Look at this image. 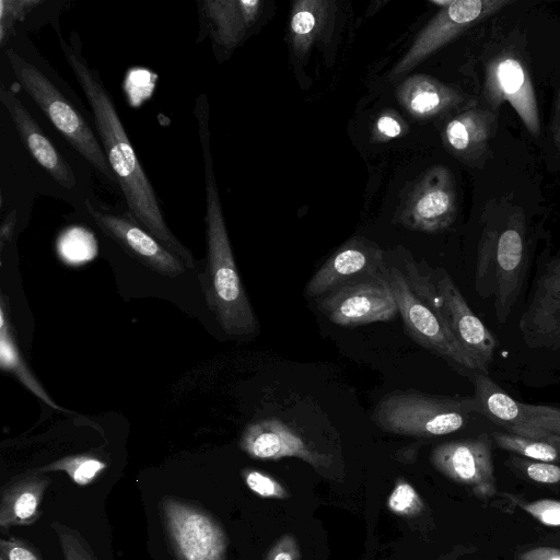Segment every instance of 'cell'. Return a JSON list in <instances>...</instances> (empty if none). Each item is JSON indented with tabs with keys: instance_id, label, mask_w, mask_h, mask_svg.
Wrapping results in <instances>:
<instances>
[{
	"instance_id": "cell-12",
	"label": "cell",
	"mask_w": 560,
	"mask_h": 560,
	"mask_svg": "<svg viewBox=\"0 0 560 560\" xmlns=\"http://www.w3.org/2000/svg\"><path fill=\"white\" fill-rule=\"evenodd\" d=\"M457 213L453 173L444 165L430 167L417 182L399 215L413 231L438 233L450 228Z\"/></svg>"
},
{
	"instance_id": "cell-21",
	"label": "cell",
	"mask_w": 560,
	"mask_h": 560,
	"mask_svg": "<svg viewBox=\"0 0 560 560\" xmlns=\"http://www.w3.org/2000/svg\"><path fill=\"white\" fill-rule=\"evenodd\" d=\"M241 446L250 456L264 459L284 456H298L311 463L320 459L303 436L278 418L250 423L242 435Z\"/></svg>"
},
{
	"instance_id": "cell-36",
	"label": "cell",
	"mask_w": 560,
	"mask_h": 560,
	"mask_svg": "<svg viewBox=\"0 0 560 560\" xmlns=\"http://www.w3.org/2000/svg\"><path fill=\"white\" fill-rule=\"evenodd\" d=\"M416 499L415 490L407 483H400L390 495L388 504L393 511L404 513L409 511Z\"/></svg>"
},
{
	"instance_id": "cell-40",
	"label": "cell",
	"mask_w": 560,
	"mask_h": 560,
	"mask_svg": "<svg viewBox=\"0 0 560 560\" xmlns=\"http://www.w3.org/2000/svg\"><path fill=\"white\" fill-rule=\"evenodd\" d=\"M272 560H293V558L290 552L282 550L278 552Z\"/></svg>"
},
{
	"instance_id": "cell-9",
	"label": "cell",
	"mask_w": 560,
	"mask_h": 560,
	"mask_svg": "<svg viewBox=\"0 0 560 560\" xmlns=\"http://www.w3.org/2000/svg\"><path fill=\"white\" fill-rule=\"evenodd\" d=\"M518 330L528 348L560 351V252L538 258Z\"/></svg>"
},
{
	"instance_id": "cell-7",
	"label": "cell",
	"mask_w": 560,
	"mask_h": 560,
	"mask_svg": "<svg viewBox=\"0 0 560 560\" xmlns=\"http://www.w3.org/2000/svg\"><path fill=\"white\" fill-rule=\"evenodd\" d=\"M388 280L398 314L412 340L474 376L478 373L487 374L455 338L440 311L413 292L402 271L396 267L389 268Z\"/></svg>"
},
{
	"instance_id": "cell-8",
	"label": "cell",
	"mask_w": 560,
	"mask_h": 560,
	"mask_svg": "<svg viewBox=\"0 0 560 560\" xmlns=\"http://www.w3.org/2000/svg\"><path fill=\"white\" fill-rule=\"evenodd\" d=\"M479 413L508 433L560 448V408L521 402L506 394L488 374L474 376Z\"/></svg>"
},
{
	"instance_id": "cell-30",
	"label": "cell",
	"mask_w": 560,
	"mask_h": 560,
	"mask_svg": "<svg viewBox=\"0 0 560 560\" xmlns=\"http://www.w3.org/2000/svg\"><path fill=\"white\" fill-rule=\"evenodd\" d=\"M42 1L34 0H1L0 1V37L1 44L4 45L16 21L23 19L26 13L40 4Z\"/></svg>"
},
{
	"instance_id": "cell-33",
	"label": "cell",
	"mask_w": 560,
	"mask_h": 560,
	"mask_svg": "<svg viewBox=\"0 0 560 560\" xmlns=\"http://www.w3.org/2000/svg\"><path fill=\"white\" fill-rule=\"evenodd\" d=\"M521 465L526 475L536 482L556 483L560 481V467L555 464L539 460H522Z\"/></svg>"
},
{
	"instance_id": "cell-18",
	"label": "cell",
	"mask_w": 560,
	"mask_h": 560,
	"mask_svg": "<svg viewBox=\"0 0 560 560\" xmlns=\"http://www.w3.org/2000/svg\"><path fill=\"white\" fill-rule=\"evenodd\" d=\"M0 101L8 110L23 143L33 159L65 189L77 190V179L71 166L47 138L37 121L16 95L0 88Z\"/></svg>"
},
{
	"instance_id": "cell-39",
	"label": "cell",
	"mask_w": 560,
	"mask_h": 560,
	"mask_svg": "<svg viewBox=\"0 0 560 560\" xmlns=\"http://www.w3.org/2000/svg\"><path fill=\"white\" fill-rule=\"evenodd\" d=\"M16 222V211L13 210L11 213L4 219L0 230V242L1 248L9 243L13 235L14 225Z\"/></svg>"
},
{
	"instance_id": "cell-37",
	"label": "cell",
	"mask_w": 560,
	"mask_h": 560,
	"mask_svg": "<svg viewBox=\"0 0 560 560\" xmlns=\"http://www.w3.org/2000/svg\"><path fill=\"white\" fill-rule=\"evenodd\" d=\"M548 136L552 148L560 154V89L553 104Z\"/></svg>"
},
{
	"instance_id": "cell-15",
	"label": "cell",
	"mask_w": 560,
	"mask_h": 560,
	"mask_svg": "<svg viewBox=\"0 0 560 560\" xmlns=\"http://www.w3.org/2000/svg\"><path fill=\"white\" fill-rule=\"evenodd\" d=\"M431 459L440 471L468 486L478 498L488 500L495 494L491 439L487 433L440 444L432 451Z\"/></svg>"
},
{
	"instance_id": "cell-32",
	"label": "cell",
	"mask_w": 560,
	"mask_h": 560,
	"mask_svg": "<svg viewBox=\"0 0 560 560\" xmlns=\"http://www.w3.org/2000/svg\"><path fill=\"white\" fill-rule=\"evenodd\" d=\"M521 508L546 526H560V501L541 499L523 503Z\"/></svg>"
},
{
	"instance_id": "cell-31",
	"label": "cell",
	"mask_w": 560,
	"mask_h": 560,
	"mask_svg": "<svg viewBox=\"0 0 560 560\" xmlns=\"http://www.w3.org/2000/svg\"><path fill=\"white\" fill-rule=\"evenodd\" d=\"M65 560H96L82 537L61 525L55 526Z\"/></svg>"
},
{
	"instance_id": "cell-34",
	"label": "cell",
	"mask_w": 560,
	"mask_h": 560,
	"mask_svg": "<svg viewBox=\"0 0 560 560\" xmlns=\"http://www.w3.org/2000/svg\"><path fill=\"white\" fill-rule=\"evenodd\" d=\"M246 483L255 493L261 497H281L282 488L270 477L255 470H250L245 477Z\"/></svg>"
},
{
	"instance_id": "cell-1",
	"label": "cell",
	"mask_w": 560,
	"mask_h": 560,
	"mask_svg": "<svg viewBox=\"0 0 560 560\" xmlns=\"http://www.w3.org/2000/svg\"><path fill=\"white\" fill-rule=\"evenodd\" d=\"M59 46L93 113L98 139L107 162L126 199L130 218L178 257L186 268L196 269L192 254L171 232L159 199L119 118L116 105L100 73L82 54L80 36L69 39L59 33Z\"/></svg>"
},
{
	"instance_id": "cell-6",
	"label": "cell",
	"mask_w": 560,
	"mask_h": 560,
	"mask_svg": "<svg viewBox=\"0 0 560 560\" xmlns=\"http://www.w3.org/2000/svg\"><path fill=\"white\" fill-rule=\"evenodd\" d=\"M408 269L405 276L413 292L440 311L458 342L488 374L498 341L469 307L450 273L439 267L425 277L416 267Z\"/></svg>"
},
{
	"instance_id": "cell-2",
	"label": "cell",
	"mask_w": 560,
	"mask_h": 560,
	"mask_svg": "<svg viewBox=\"0 0 560 560\" xmlns=\"http://www.w3.org/2000/svg\"><path fill=\"white\" fill-rule=\"evenodd\" d=\"M195 114L206 187V298L222 330L231 338L244 339L259 332V323L242 285L228 235L210 151L209 104L206 95L197 98Z\"/></svg>"
},
{
	"instance_id": "cell-27",
	"label": "cell",
	"mask_w": 560,
	"mask_h": 560,
	"mask_svg": "<svg viewBox=\"0 0 560 560\" xmlns=\"http://www.w3.org/2000/svg\"><path fill=\"white\" fill-rule=\"evenodd\" d=\"M105 468V464L90 456H75L58 460L45 470H63L78 485L84 486L95 479Z\"/></svg>"
},
{
	"instance_id": "cell-16",
	"label": "cell",
	"mask_w": 560,
	"mask_h": 560,
	"mask_svg": "<svg viewBox=\"0 0 560 560\" xmlns=\"http://www.w3.org/2000/svg\"><path fill=\"white\" fill-rule=\"evenodd\" d=\"M384 252L374 242L354 236L342 244L307 281L304 293L307 298H320L349 281L387 275Z\"/></svg>"
},
{
	"instance_id": "cell-20",
	"label": "cell",
	"mask_w": 560,
	"mask_h": 560,
	"mask_svg": "<svg viewBox=\"0 0 560 560\" xmlns=\"http://www.w3.org/2000/svg\"><path fill=\"white\" fill-rule=\"evenodd\" d=\"M199 11L213 44L232 50L241 44L262 11L260 0H202Z\"/></svg>"
},
{
	"instance_id": "cell-11",
	"label": "cell",
	"mask_w": 560,
	"mask_h": 560,
	"mask_svg": "<svg viewBox=\"0 0 560 560\" xmlns=\"http://www.w3.org/2000/svg\"><path fill=\"white\" fill-rule=\"evenodd\" d=\"M512 2L511 0H453L450 5L441 8L421 30L412 45L393 68L389 79H399L459 34Z\"/></svg>"
},
{
	"instance_id": "cell-22",
	"label": "cell",
	"mask_w": 560,
	"mask_h": 560,
	"mask_svg": "<svg viewBox=\"0 0 560 560\" xmlns=\"http://www.w3.org/2000/svg\"><path fill=\"white\" fill-rule=\"evenodd\" d=\"M397 100L412 117L428 119L454 108L464 96L433 77L413 74L398 86Z\"/></svg>"
},
{
	"instance_id": "cell-26",
	"label": "cell",
	"mask_w": 560,
	"mask_h": 560,
	"mask_svg": "<svg viewBox=\"0 0 560 560\" xmlns=\"http://www.w3.org/2000/svg\"><path fill=\"white\" fill-rule=\"evenodd\" d=\"M492 439L500 448L534 460L552 463L559 457V448L545 442L508 432H493Z\"/></svg>"
},
{
	"instance_id": "cell-28",
	"label": "cell",
	"mask_w": 560,
	"mask_h": 560,
	"mask_svg": "<svg viewBox=\"0 0 560 560\" xmlns=\"http://www.w3.org/2000/svg\"><path fill=\"white\" fill-rule=\"evenodd\" d=\"M408 126L402 117L394 109L382 112L372 126L371 139L373 142H387L404 136Z\"/></svg>"
},
{
	"instance_id": "cell-24",
	"label": "cell",
	"mask_w": 560,
	"mask_h": 560,
	"mask_svg": "<svg viewBox=\"0 0 560 560\" xmlns=\"http://www.w3.org/2000/svg\"><path fill=\"white\" fill-rule=\"evenodd\" d=\"M331 1L299 0L292 4L289 34L294 52L303 57L322 35L332 10Z\"/></svg>"
},
{
	"instance_id": "cell-10",
	"label": "cell",
	"mask_w": 560,
	"mask_h": 560,
	"mask_svg": "<svg viewBox=\"0 0 560 560\" xmlns=\"http://www.w3.org/2000/svg\"><path fill=\"white\" fill-rule=\"evenodd\" d=\"M317 308L329 322L342 327L389 322L398 314L388 273L343 283L318 298Z\"/></svg>"
},
{
	"instance_id": "cell-23",
	"label": "cell",
	"mask_w": 560,
	"mask_h": 560,
	"mask_svg": "<svg viewBox=\"0 0 560 560\" xmlns=\"http://www.w3.org/2000/svg\"><path fill=\"white\" fill-rule=\"evenodd\" d=\"M48 485V478L35 476L8 485L2 492L0 525L9 527L32 523Z\"/></svg>"
},
{
	"instance_id": "cell-38",
	"label": "cell",
	"mask_w": 560,
	"mask_h": 560,
	"mask_svg": "<svg viewBox=\"0 0 560 560\" xmlns=\"http://www.w3.org/2000/svg\"><path fill=\"white\" fill-rule=\"evenodd\" d=\"M517 560H560V549L553 547H538L524 551Z\"/></svg>"
},
{
	"instance_id": "cell-4",
	"label": "cell",
	"mask_w": 560,
	"mask_h": 560,
	"mask_svg": "<svg viewBox=\"0 0 560 560\" xmlns=\"http://www.w3.org/2000/svg\"><path fill=\"white\" fill-rule=\"evenodd\" d=\"M472 412H479L475 397L395 392L376 404L372 420L395 434L438 436L462 429Z\"/></svg>"
},
{
	"instance_id": "cell-14",
	"label": "cell",
	"mask_w": 560,
	"mask_h": 560,
	"mask_svg": "<svg viewBox=\"0 0 560 560\" xmlns=\"http://www.w3.org/2000/svg\"><path fill=\"white\" fill-rule=\"evenodd\" d=\"M162 511L179 560L224 559L225 535L207 513L173 499L163 501Z\"/></svg>"
},
{
	"instance_id": "cell-17",
	"label": "cell",
	"mask_w": 560,
	"mask_h": 560,
	"mask_svg": "<svg viewBox=\"0 0 560 560\" xmlns=\"http://www.w3.org/2000/svg\"><path fill=\"white\" fill-rule=\"evenodd\" d=\"M84 205L90 217L103 232L154 271L170 278L186 271V266L178 257L131 218L104 212L90 200H85Z\"/></svg>"
},
{
	"instance_id": "cell-29",
	"label": "cell",
	"mask_w": 560,
	"mask_h": 560,
	"mask_svg": "<svg viewBox=\"0 0 560 560\" xmlns=\"http://www.w3.org/2000/svg\"><path fill=\"white\" fill-rule=\"evenodd\" d=\"M58 253L63 261L77 266L93 259L96 248L93 240L86 236H68L58 243Z\"/></svg>"
},
{
	"instance_id": "cell-25",
	"label": "cell",
	"mask_w": 560,
	"mask_h": 560,
	"mask_svg": "<svg viewBox=\"0 0 560 560\" xmlns=\"http://www.w3.org/2000/svg\"><path fill=\"white\" fill-rule=\"evenodd\" d=\"M1 328H0V363L1 368L13 373L30 390L50 407L60 409L46 394L36 378L30 373L26 364L16 348L10 331L9 322L5 317L4 303L1 304Z\"/></svg>"
},
{
	"instance_id": "cell-5",
	"label": "cell",
	"mask_w": 560,
	"mask_h": 560,
	"mask_svg": "<svg viewBox=\"0 0 560 560\" xmlns=\"http://www.w3.org/2000/svg\"><path fill=\"white\" fill-rule=\"evenodd\" d=\"M7 57L16 81L54 127L105 179L117 184L100 139L56 84L15 50L8 49Z\"/></svg>"
},
{
	"instance_id": "cell-13",
	"label": "cell",
	"mask_w": 560,
	"mask_h": 560,
	"mask_svg": "<svg viewBox=\"0 0 560 560\" xmlns=\"http://www.w3.org/2000/svg\"><path fill=\"white\" fill-rule=\"evenodd\" d=\"M483 95L490 110L509 102L527 131L534 138L539 137L540 118L534 85L524 61L515 52H501L487 63Z\"/></svg>"
},
{
	"instance_id": "cell-3",
	"label": "cell",
	"mask_w": 560,
	"mask_h": 560,
	"mask_svg": "<svg viewBox=\"0 0 560 560\" xmlns=\"http://www.w3.org/2000/svg\"><path fill=\"white\" fill-rule=\"evenodd\" d=\"M527 269L523 212L511 207L491 210L478 243L475 289L479 296L492 300L499 324L509 319L522 293Z\"/></svg>"
},
{
	"instance_id": "cell-35",
	"label": "cell",
	"mask_w": 560,
	"mask_h": 560,
	"mask_svg": "<svg viewBox=\"0 0 560 560\" xmlns=\"http://www.w3.org/2000/svg\"><path fill=\"white\" fill-rule=\"evenodd\" d=\"M0 560H42L27 544L10 539L0 541Z\"/></svg>"
},
{
	"instance_id": "cell-19",
	"label": "cell",
	"mask_w": 560,
	"mask_h": 560,
	"mask_svg": "<svg viewBox=\"0 0 560 560\" xmlns=\"http://www.w3.org/2000/svg\"><path fill=\"white\" fill-rule=\"evenodd\" d=\"M497 126L493 110L470 108L447 121L443 129V141L447 150L463 163L481 165L489 156L490 140Z\"/></svg>"
}]
</instances>
